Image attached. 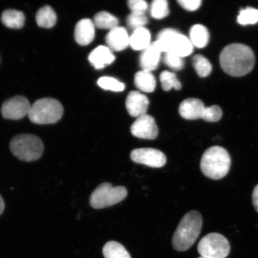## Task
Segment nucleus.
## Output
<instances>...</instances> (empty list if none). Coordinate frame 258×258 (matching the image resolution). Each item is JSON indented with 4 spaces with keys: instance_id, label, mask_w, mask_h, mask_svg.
Here are the masks:
<instances>
[{
    "instance_id": "19",
    "label": "nucleus",
    "mask_w": 258,
    "mask_h": 258,
    "mask_svg": "<svg viewBox=\"0 0 258 258\" xmlns=\"http://www.w3.org/2000/svg\"><path fill=\"white\" fill-rule=\"evenodd\" d=\"M135 84L141 91L151 93L154 92L156 89V80L151 72L142 70L135 75Z\"/></svg>"
},
{
    "instance_id": "25",
    "label": "nucleus",
    "mask_w": 258,
    "mask_h": 258,
    "mask_svg": "<svg viewBox=\"0 0 258 258\" xmlns=\"http://www.w3.org/2000/svg\"><path fill=\"white\" fill-rule=\"evenodd\" d=\"M193 67L195 68L197 74L201 77H206L211 74L212 70V66L207 58L197 54L192 58Z\"/></svg>"
},
{
    "instance_id": "4",
    "label": "nucleus",
    "mask_w": 258,
    "mask_h": 258,
    "mask_svg": "<svg viewBox=\"0 0 258 258\" xmlns=\"http://www.w3.org/2000/svg\"><path fill=\"white\" fill-rule=\"evenodd\" d=\"M10 150L19 160L32 162L43 156L44 147L43 141L36 135L24 134L16 135L12 139Z\"/></svg>"
},
{
    "instance_id": "5",
    "label": "nucleus",
    "mask_w": 258,
    "mask_h": 258,
    "mask_svg": "<svg viewBox=\"0 0 258 258\" xmlns=\"http://www.w3.org/2000/svg\"><path fill=\"white\" fill-rule=\"evenodd\" d=\"M63 108L59 101L53 98L37 100L31 106L28 115L33 123L50 124L56 123L62 118Z\"/></svg>"
},
{
    "instance_id": "14",
    "label": "nucleus",
    "mask_w": 258,
    "mask_h": 258,
    "mask_svg": "<svg viewBox=\"0 0 258 258\" xmlns=\"http://www.w3.org/2000/svg\"><path fill=\"white\" fill-rule=\"evenodd\" d=\"M161 51L156 41L143 50L140 56V66L143 70L153 72L159 66Z\"/></svg>"
},
{
    "instance_id": "10",
    "label": "nucleus",
    "mask_w": 258,
    "mask_h": 258,
    "mask_svg": "<svg viewBox=\"0 0 258 258\" xmlns=\"http://www.w3.org/2000/svg\"><path fill=\"white\" fill-rule=\"evenodd\" d=\"M28 100L24 96H17L9 99L3 104V117L9 120H18L28 115L31 108Z\"/></svg>"
},
{
    "instance_id": "15",
    "label": "nucleus",
    "mask_w": 258,
    "mask_h": 258,
    "mask_svg": "<svg viewBox=\"0 0 258 258\" xmlns=\"http://www.w3.org/2000/svg\"><path fill=\"white\" fill-rule=\"evenodd\" d=\"M129 36L126 30L123 27H117L112 29L106 36V42L111 50L122 51L129 45Z\"/></svg>"
},
{
    "instance_id": "6",
    "label": "nucleus",
    "mask_w": 258,
    "mask_h": 258,
    "mask_svg": "<svg viewBox=\"0 0 258 258\" xmlns=\"http://www.w3.org/2000/svg\"><path fill=\"white\" fill-rule=\"evenodd\" d=\"M156 42L164 53H173L183 57L193 52L194 46L189 38L173 29L166 28L161 31Z\"/></svg>"
},
{
    "instance_id": "30",
    "label": "nucleus",
    "mask_w": 258,
    "mask_h": 258,
    "mask_svg": "<svg viewBox=\"0 0 258 258\" xmlns=\"http://www.w3.org/2000/svg\"><path fill=\"white\" fill-rule=\"evenodd\" d=\"M148 19L144 14H137L131 13L127 18V24L129 28L133 30L144 28V26L148 23Z\"/></svg>"
},
{
    "instance_id": "2",
    "label": "nucleus",
    "mask_w": 258,
    "mask_h": 258,
    "mask_svg": "<svg viewBox=\"0 0 258 258\" xmlns=\"http://www.w3.org/2000/svg\"><path fill=\"white\" fill-rule=\"evenodd\" d=\"M203 218L198 211H190L182 218L172 238L174 249L178 251L188 250L199 237Z\"/></svg>"
},
{
    "instance_id": "29",
    "label": "nucleus",
    "mask_w": 258,
    "mask_h": 258,
    "mask_svg": "<svg viewBox=\"0 0 258 258\" xmlns=\"http://www.w3.org/2000/svg\"><path fill=\"white\" fill-rule=\"evenodd\" d=\"M100 88L103 89L111 90L112 92H122L125 89L123 83L112 77H104L98 81Z\"/></svg>"
},
{
    "instance_id": "17",
    "label": "nucleus",
    "mask_w": 258,
    "mask_h": 258,
    "mask_svg": "<svg viewBox=\"0 0 258 258\" xmlns=\"http://www.w3.org/2000/svg\"><path fill=\"white\" fill-rule=\"evenodd\" d=\"M89 60L96 70H101L114 62L115 56L108 47L101 46L90 53Z\"/></svg>"
},
{
    "instance_id": "16",
    "label": "nucleus",
    "mask_w": 258,
    "mask_h": 258,
    "mask_svg": "<svg viewBox=\"0 0 258 258\" xmlns=\"http://www.w3.org/2000/svg\"><path fill=\"white\" fill-rule=\"evenodd\" d=\"M205 106L201 100L196 98L185 99L180 104L179 112L186 120H195L202 118Z\"/></svg>"
},
{
    "instance_id": "36",
    "label": "nucleus",
    "mask_w": 258,
    "mask_h": 258,
    "mask_svg": "<svg viewBox=\"0 0 258 258\" xmlns=\"http://www.w3.org/2000/svg\"><path fill=\"white\" fill-rule=\"evenodd\" d=\"M5 209V203L1 195H0V215H2Z\"/></svg>"
},
{
    "instance_id": "22",
    "label": "nucleus",
    "mask_w": 258,
    "mask_h": 258,
    "mask_svg": "<svg viewBox=\"0 0 258 258\" xmlns=\"http://www.w3.org/2000/svg\"><path fill=\"white\" fill-rule=\"evenodd\" d=\"M36 22L40 27L52 28L57 22L56 13L50 6H45L38 10L36 15Z\"/></svg>"
},
{
    "instance_id": "33",
    "label": "nucleus",
    "mask_w": 258,
    "mask_h": 258,
    "mask_svg": "<svg viewBox=\"0 0 258 258\" xmlns=\"http://www.w3.org/2000/svg\"><path fill=\"white\" fill-rule=\"evenodd\" d=\"M128 6L132 13L144 14L148 9V5L144 0H130L128 2Z\"/></svg>"
},
{
    "instance_id": "9",
    "label": "nucleus",
    "mask_w": 258,
    "mask_h": 258,
    "mask_svg": "<svg viewBox=\"0 0 258 258\" xmlns=\"http://www.w3.org/2000/svg\"><path fill=\"white\" fill-rule=\"evenodd\" d=\"M131 158L135 163L160 168L165 165L166 157L160 150L151 148H138L132 151Z\"/></svg>"
},
{
    "instance_id": "20",
    "label": "nucleus",
    "mask_w": 258,
    "mask_h": 258,
    "mask_svg": "<svg viewBox=\"0 0 258 258\" xmlns=\"http://www.w3.org/2000/svg\"><path fill=\"white\" fill-rule=\"evenodd\" d=\"M189 40L193 46L202 48L207 46L209 32L205 26L197 24L192 26L189 32Z\"/></svg>"
},
{
    "instance_id": "12",
    "label": "nucleus",
    "mask_w": 258,
    "mask_h": 258,
    "mask_svg": "<svg viewBox=\"0 0 258 258\" xmlns=\"http://www.w3.org/2000/svg\"><path fill=\"white\" fill-rule=\"evenodd\" d=\"M148 106L149 100L146 96L137 91L128 93L125 101V106L132 117L138 118L146 114Z\"/></svg>"
},
{
    "instance_id": "24",
    "label": "nucleus",
    "mask_w": 258,
    "mask_h": 258,
    "mask_svg": "<svg viewBox=\"0 0 258 258\" xmlns=\"http://www.w3.org/2000/svg\"><path fill=\"white\" fill-rule=\"evenodd\" d=\"M94 23L96 27L104 30H111L118 27V19L106 12H101L97 14L94 17Z\"/></svg>"
},
{
    "instance_id": "3",
    "label": "nucleus",
    "mask_w": 258,
    "mask_h": 258,
    "mask_svg": "<svg viewBox=\"0 0 258 258\" xmlns=\"http://www.w3.org/2000/svg\"><path fill=\"white\" fill-rule=\"evenodd\" d=\"M231 158L225 148L214 146L208 148L203 154L201 168L208 178L219 180L223 178L230 170Z\"/></svg>"
},
{
    "instance_id": "26",
    "label": "nucleus",
    "mask_w": 258,
    "mask_h": 258,
    "mask_svg": "<svg viewBox=\"0 0 258 258\" xmlns=\"http://www.w3.org/2000/svg\"><path fill=\"white\" fill-rule=\"evenodd\" d=\"M160 80L162 88L165 91H169L172 88L178 90L182 88L179 80L173 73L164 71L160 74Z\"/></svg>"
},
{
    "instance_id": "27",
    "label": "nucleus",
    "mask_w": 258,
    "mask_h": 258,
    "mask_svg": "<svg viewBox=\"0 0 258 258\" xmlns=\"http://www.w3.org/2000/svg\"><path fill=\"white\" fill-rule=\"evenodd\" d=\"M150 14L156 19L166 18L169 14L168 2L166 0H154L151 5Z\"/></svg>"
},
{
    "instance_id": "28",
    "label": "nucleus",
    "mask_w": 258,
    "mask_h": 258,
    "mask_svg": "<svg viewBox=\"0 0 258 258\" xmlns=\"http://www.w3.org/2000/svg\"><path fill=\"white\" fill-rule=\"evenodd\" d=\"M238 23L243 26L256 24L258 22V9L247 8L241 10L237 16Z\"/></svg>"
},
{
    "instance_id": "31",
    "label": "nucleus",
    "mask_w": 258,
    "mask_h": 258,
    "mask_svg": "<svg viewBox=\"0 0 258 258\" xmlns=\"http://www.w3.org/2000/svg\"><path fill=\"white\" fill-rule=\"evenodd\" d=\"M163 61L167 66L175 70H182L184 66L183 57L173 53H164Z\"/></svg>"
},
{
    "instance_id": "18",
    "label": "nucleus",
    "mask_w": 258,
    "mask_h": 258,
    "mask_svg": "<svg viewBox=\"0 0 258 258\" xmlns=\"http://www.w3.org/2000/svg\"><path fill=\"white\" fill-rule=\"evenodd\" d=\"M151 34L146 28L134 30L129 38V46L135 50H144L151 44Z\"/></svg>"
},
{
    "instance_id": "13",
    "label": "nucleus",
    "mask_w": 258,
    "mask_h": 258,
    "mask_svg": "<svg viewBox=\"0 0 258 258\" xmlns=\"http://www.w3.org/2000/svg\"><path fill=\"white\" fill-rule=\"evenodd\" d=\"M95 37V26L89 19H83L77 24L74 31V37L81 46H87L91 43Z\"/></svg>"
},
{
    "instance_id": "23",
    "label": "nucleus",
    "mask_w": 258,
    "mask_h": 258,
    "mask_svg": "<svg viewBox=\"0 0 258 258\" xmlns=\"http://www.w3.org/2000/svg\"><path fill=\"white\" fill-rule=\"evenodd\" d=\"M102 252L105 258H131L125 248L115 241L107 242L103 247Z\"/></svg>"
},
{
    "instance_id": "32",
    "label": "nucleus",
    "mask_w": 258,
    "mask_h": 258,
    "mask_svg": "<svg viewBox=\"0 0 258 258\" xmlns=\"http://www.w3.org/2000/svg\"><path fill=\"white\" fill-rule=\"evenodd\" d=\"M222 116L221 108L217 105H213L210 107H205L202 118L206 121L214 122L220 120Z\"/></svg>"
},
{
    "instance_id": "21",
    "label": "nucleus",
    "mask_w": 258,
    "mask_h": 258,
    "mask_svg": "<svg viewBox=\"0 0 258 258\" xmlns=\"http://www.w3.org/2000/svg\"><path fill=\"white\" fill-rule=\"evenodd\" d=\"M1 19L6 27L14 29L23 27L25 21L24 13L14 9L7 10L3 12Z\"/></svg>"
},
{
    "instance_id": "34",
    "label": "nucleus",
    "mask_w": 258,
    "mask_h": 258,
    "mask_svg": "<svg viewBox=\"0 0 258 258\" xmlns=\"http://www.w3.org/2000/svg\"><path fill=\"white\" fill-rule=\"evenodd\" d=\"M177 3L182 8L188 11H196L202 5L201 0H179Z\"/></svg>"
},
{
    "instance_id": "1",
    "label": "nucleus",
    "mask_w": 258,
    "mask_h": 258,
    "mask_svg": "<svg viewBox=\"0 0 258 258\" xmlns=\"http://www.w3.org/2000/svg\"><path fill=\"white\" fill-rule=\"evenodd\" d=\"M219 61L222 70L228 75L241 77L246 75L253 70L255 57L249 47L236 43L224 48Z\"/></svg>"
},
{
    "instance_id": "11",
    "label": "nucleus",
    "mask_w": 258,
    "mask_h": 258,
    "mask_svg": "<svg viewBox=\"0 0 258 258\" xmlns=\"http://www.w3.org/2000/svg\"><path fill=\"white\" fill-rule=\"evenodd\" d=\"M131 132L135 137L150 140L156 139L159 134L154 118L147 114L137 118L132 125Z\"/></svg>"
},
{
    "instance_id": "35",
    "label": "nucleus",
    "mask_w": 258,
    "mask_h": 258,
    "mask_svg": "<svg viewBox=\"0 0 258 258\" xmlns=\"http://www.w3.org/2000/svg\"><path fill=\"white\" fill-rule=\"evenodd\" d=\"M252 201L254 208L258 212V185H257L253 189L252 194Z\"/></svg>"
},
{
    "instance_id": "37",
    "label": "nucleus",
    "mask_w": 258,
    "mask_h": 258,
    "mask_svg": "<svg viewBox=\"0 0 258 258\" xmlns=\"http://www.w3.org/2000/svg\"><path fill=\"white\" fill-rule=\"evenodd\" d=\"M198 258H206V257L201 256V257H199Z\"/></svg>"
},
{
    "instance_id": "8",
    "label": "nucleus",
    "mask_w": 258,
    "mask_h": 258,
    "mask_svg": "<svg viewBox=\"0 0 258 258\" xmlns=\"http://www.w3.org/2000/svg\"><path fill=\"white\" fill-rule=\"evenodd\" d=\"M198 249L202 257L225 258L230 253V245L224 235L219 233H210L200 241Z\"/></svg>"
},
{
    "instance_id": "7",
    "label": "nucleus",
    "mask_w": 258,
    "mask_h": 258,
    "mask_svg": "<svg viewBox=\"0 0 258 258\" xmlns=\"http://www.w3.org/2000/svg\"><path fill=\"white\" fill-rule=\"evenodd\" d=\"M127 196V191L125 187H114L110 183H103L92 194L90 204L94 209H104L117 204L123 201Z\"/></svg>"
}]
</instances>
